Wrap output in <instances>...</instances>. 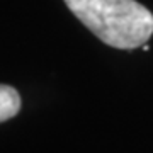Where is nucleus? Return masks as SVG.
<instances>
[{
  "instance_id": "f257e3e1",
  "label": "nucleus",
  "mask_w": 153,
  "mask_h": 153,
  "mask_svg": "<svg viewBox=\"0 0 153 153\" xmlns=\"http://www.w3.org/2000/svg\"><path fill=\"white\" fill-rule=\"evenodd\" d=\"M70 12L102 43L136 49L153 34V14L136 0H65Z\"/></svg>"
},
{
  "instance_id": "f03ea898",
  "label": "nucleus",
  "mask_w": 153,
  "mask_h": 153,
  "mask_svg": "<svg viewBox=\"0 0 153 153\" xmlns=\"http://www.w3.org/2000/svg\"><path fill=\"white\" fill-rule=\"evenodd\" d=\"M21 95L14 87L0 83V123L16 117L21 111Z\"/></svg>"
},
{
  "instance_id": "7ed1b4c3",
  "label": "nucleus",
  "mask_w": 153,
  "mask_h": 153,
  "mask_svg": "<svg viewBox=\"0 0 153 153\" xmlns=\"http://www.w3.org/2000/svg\"><path fill=\"white\" fill-rule=\"evenodd\" d=\"M141 48H143V51H148V49H150V46H148V44L145 43V44H143V46H141Z\"/></svg>"
}]
</instances>
